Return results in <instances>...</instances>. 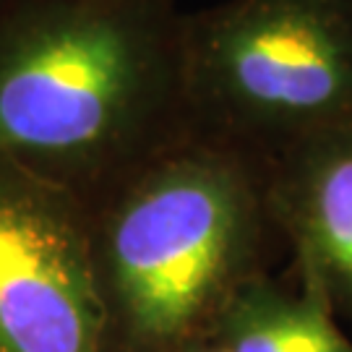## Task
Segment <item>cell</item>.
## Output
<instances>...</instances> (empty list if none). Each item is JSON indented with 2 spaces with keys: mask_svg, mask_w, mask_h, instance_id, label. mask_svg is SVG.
<instances>
[{
  "mask_svg": "<svg viewBox=\"0 0 352 352\" xmlns=\"http://www.w3.org/2000/svg\"><path fill=\"white\" fill-rule=\"evenodd\" d=\"M177 0H0V157L87 206L190 136Z\"/></svg>",
  "mask_w": 352,
  "mask_h": 352,
  "instance_id": "1",
  "label": "cell"
},
{
  "mask_svg": "<svg viewBox=\"0 0 352 352\" xmlns=\"http://www.w3.org/2000/svg\"><path fill=\"white\" fill-rule=\"evenodd\" d=\"M107 352H177L261 274L264 164L186 136L89 206Z\"/></svg>",
  "mask_w": 352,
  "mask_h": 352,
  "instance_id": "2",
  "label": "cell"
},
{
  "mask_svg": "<svg viewBox=\"0 0 352 352\" xmlns=\"http://www.w3.org/2000/svg\"><path fill=\"white\" fill-rule=\"evenodd\" d=\"M188 131L272 162L352 126V0H225L183 16Z\"/></svg>",
  "mask_w": 352,
  "mask_h": 352,
  "instance_id": "3",
  "label": "cell"
},
{
  "mask_svg": "<svg viewBox=\"0 0 352 352\" xmlns=\"http://www.w3.org/2000/svg\"><path fill=\"white\" fill-rule=\"evenodd\" d=\"M0 352H107L84 199L0 157Z\"/></svg>",
  "mask_w": 352,
  "mask_h": 352,
  "instance_id": "4",
  "label": "cell"
},
{
  "mask_svg": "<svg viewBox=\"0 0 352 352\" xmlns=\"http://www.w3.org/2000/svg\"><path fill=\"white\" fill-rule=\"evenodd\" d=\"M272 227L295 253L302 289L352 318V126L329 128L264 164Z\"/></svg>",
  "mask_w": 352,
  "mask_h": 352,
  "instance_id": "5",
  "label": "cell"
},
{
  "mask_svg": "<svg viewBox=\"0 0 352 352\" xmlns=\"http://www.w3.org/2000/svg\"><path fill=\"white\" fill-rule=\"evenodd\" d=\"M209 334L230 352H352L334 311L316 292L292 298L264 274L232 295Z\"/></svg>",
  "mask_w": 352,
  "mask_h": 352,
  "instance_id": "6",
  "label": "cell"
},
{
  "mask_svg": "<svg viewBox=\"0 0 352 352\" xmlns=\"http://www.w3.org/2000/svg\"><path fill=\"white\" fill-rule=\"evenodd\" d=\"M177 352H230V350H227L222 342L214 340L212 334H206V337L190 342V344H186L183 350H177Z\"/></svg>",
  "mask_w": 352,
  "mask_h": 352,
  "instance_id": "7",
  "label": "cell"
}]
</instances>
